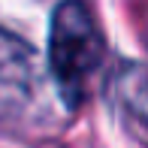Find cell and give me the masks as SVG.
Masks as SVG:
<instances>
[{
  "label": "cell",
  "mask_w": 148,
  "mask_h": 148,
  "mask_svg": "<svg viewBox=\"0 0 148 148\" xmlns=\"http://www.w3.org/2000/svg\"><path fill=\"white\" fill-rule=\"evenodd\" d=\"M106 55L103 33L85 0H64L51 15L49 33V70L64 103L79 106L88 94L91 76Z\"/></svg>",
  "instance_id": "obj_1"
},
{
  "label": "cell",
  "mask_w": 148,
  "mask_h": 148,
  "mask_svg": "<svg viewBox=\"0 0 148 148\" xmlns=\"http://www.w3.org/2000/svg\"><path fill=\"white\" fill-rule=\"evenodd\" d=\"M106 91H109L112 103L148 133V66L142 64L118 66V73H112Z\"/></svg>",
  "instance_id": "obj_3"
},
{
  "label": "cell",
  "mask_w": 148,
  "mask_h": 148,
  "mask_svg": "<svg viewBox=\"0 0 148 148\" xmlns=\"http://www.w3.org/2000/svg\"><path fill=\"white\" fill-rule=\"evenodd\" d=\"M39 82V60L30 42L0 30V118H18Z\"/></svg>",
  "instance_id": "obj_2"
}]
</instances>
